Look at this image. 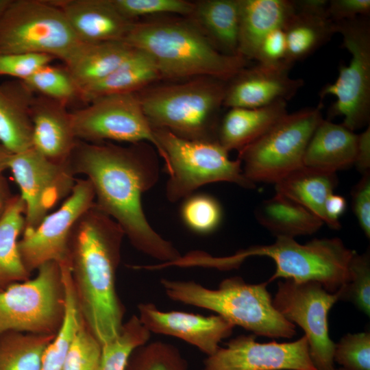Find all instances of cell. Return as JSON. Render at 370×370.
Returning a JSON list of instances; mask_svg holds the SVG:
<instances>
[{
	"label": "cell",
	"mask_w": 370,
	"mask_h": 370,
	"mask_svg": "<svg viewBox=\"0 0 370 370\" xmlns=\"http://www.w3.org/2000/svg\"><path fill=\"white\" fill-rule=\"evenodd\" d=\"M158 157L156 148L147 142L123 147L78 140L69 164L75 175L86 176L96 206L121 227L132 245L164 264L182 255L151 226L142 204L143 195L159 180Z\"/></svg>",
	"instance_id": "6da1fadb"
},
{
	"label": "cell",
	"mask_w": 370,
	"mask_h": 370,
	"mask_svg": "<svg viewBox=\"0 0 370 370\" xmlns=\"http://www.w3.org/2000/svg\"><path fill=\"white\" fill-rule=\"evenodd\" d=\"M125 233L94 204L77 221L69 241V258L76 295L88 329L101 345L118 336L124 307L115 273Z\"/></svg>",
	"instance_id": "7a4b0ae2"
},
{
	"label": "cell",
	"mask_w": 370,
	"mask_h": 370,
	"mask_svg": "<svg viewBox=\"0 0 370 370\" xmlns=\"http://www.w3.org/2000/svg\"><path fill=\"white\" fill-rule=\"evenodd\" d=\"M124 41L150 55L161 78L208 77L228 82L249 61L221 53L195 23L185 21L135 22Z\"/></svg>",
	"instance_id": "3957f363"
},
{
	"label": "cell",
	"mask_w": 370,
	"mask_h": 370,
	"mask_svg": "<svg viewBox=\"0 0 370 370\" xmlns=\"http://www.w3.org/2000/svg\"><path fill=\"white\" fill-rule=\"evenodd\" d=\"M268 284H249L241 277H231L211 289L192 280H160L164 293L174 301L215 312L256 336L292 338L295 325L274 308Z\"/></svg>",
	"instance_id": "277c9868"
},
{
	"label": "cell",
	"mask_w": 370,
	"mask_h": 370,
	"mask_svg": "<svg viewBox=\"0 0 370 370\" xmlns=\"http://www.w3.org/2000/svg\"><path fill=\"white\" fill-rule=\"evenodd\" d=\"M227 82L203 77L153 87L138 94L153 129L187 140L218 141L219 114Z\"/></svg>",
	"instance_id": "5b68a950"
},
{
	"label": "cell",
	"mask_w": 370,
	"mask_h": 370,
	"mask_svg": "<svg viewBox=\"0 0 370 370\" xmlns=\"http://www.w3.org/2000/svg\"><path fill=\"white\" fill-rule=\"evenodd\" d=\"M153 132L169 175L165 187L169 201L184 200L199 188L214 182L255 187L245 177L240 160H231L218 141L187 140L164 129Z\"/></svg>",
	"instance_id": "8992f818"
},
{
	"label": "cell",
	"mask_w": 370,
	"mask_h": 370,
	"mask_svg": "<svg viewBox=\"0 0 370 370\" xmlns=\"http://www.w3.org/2000/svg\"><path fill=\"white\" fill-rule=\"evenodd\" d=\"M355 252L339 238H314L300 244L295 238L278 237L273 244L251 246L232 257L238 265L250 256L271 258L275 271L268 283L280 278L298 282L314 281L334 293L348 282L349 262Z\"/></svg>",
	"instance_id": "52a82bcc"
},
{
	"label": "cell",
	"mask_w": 370,
	"mask_h": 370,
	"mask_svg": "<svg viewBox=\"0 0 370 370\" xmlns=\"http://www.w3.org/2000/svg\"><path fill=\"white\" fill-rule=\"evenodd\" d=\"M81 42L51 1L11 0L0 18V53H40L64 64Z\"/></svg>",
	"instance_id": "ba28073f"
},
{
	"label": "cell",
	"mask_w": 370,
	"mask_h": 370,
	"mask_svg": "<svg viewBox=\"0 0 370 370\" xmlns=\"http://www.w3.org/2000/svg\"><path fill=\"white\" fill-rule=\"evenodd\" d=\"M321 103L287 114L260 138L238 151L245 177L251 182L275 184L304 165V157L323 119Z\"/></svg>",
	"instance_id": "9c48e42d"
},
{
	"label": "cell",
	"mask_w": 370,
	"mask_h": 370,
	"mask_svg": "<svg viewBox=\"0 0 370 370\" xmlns=\"http://www.w3.org/2000/svg\"><path fill=\"white\" fill-rule=\"evenodd\" d=\"M334 23L352 58L348 65H340L336 81L323 86L319 96L321 100L336 97L328 118L343 116L342 124L354 132L369 125L370 120V21L359 16Z\"/></svg>",
	"instance_id": "30bf717a"
},
{
	"label": "cell",
	"mask_w": 370,
	"mask_h": 370,
	"mask_svg": "<svg viewBox=\"0 0 370 370\" xmlns=\"http://www.w3.org/2000/svg\"><path fill=\"white\" fill-rule=\"evenodd\" d=\"M32 279L0 290V337L8 332L51 334L63 313L60 264L46 262Z\"/></svg>",
	"instance_id": "8fae6325"
},
{
	"label": "cell",
	"mask_w": 370,
	"mask_h": 370,
	"mask_svg": "<svg viewBox=\"0 0 370 370\" xmlns=\"http://www.w3.org/2000/svg\"><path fill=\"white\" fill-rule=\"evenodd\" d=\"M338 301L336 292L327 291L317 282L280 281L272 299L274 308L305 332L310 356L317 370H333L335 343L329 335L328 316Z\"/></svg>",
	"instance_id": "7c38bea8"
},
{
	"label": "cell",
	"mask_w": 370,
	"mask_h": 370,
	"mask_svg": "<svg viewBox=\"0 0 370 370\" xmlns=\"http://www.w3.org/2000/svg\"><path fill=\"white\" fill-rule=\"evenodd\" d=\"M79 140H105L131 144L147 142L160 155V148L136 93L112 94L94 99L88 106L71 112Z\"/></svg>",
	"instance_id": "4fadbf2b"
},
{
	"label": "cell",
	"mask_w": 370,
	"mask_h": 370,
	"mask_svg": "<svg viewBox=\"0 0 370 370\" xmlns=\"http://www.w3.org/2000/svg\"><path fill=\"white\" fill-rule=\"evenodd\" d=\"M8 169L25 204L23 232L36 227L52 208L71 194L76 180L69 162H52L33 147L12 154Z\"/></svg>",
	"instance_id": "5bb4252c"
},
{
	"label": "cell",
	"mask_w": 370,
	"mask_h": 370,
	"mask_svg": "<svg viewBox=\"0 0 370 370\" xmlns=\"http://www.w3.org/2000/svg\"><path fill=\"white\" fill-rule=\"evenodd\" d=\"M95 193L87 180H76L71 194L60 207L48 214L34 230L23 232L18 246L22 262L29 273L54 261L69 262V241L79 218L95 204Z\"/></svg>",
	"instance_id": "9a60e30c"
},
{
	"label": "cell",
	"mask_w": 370,
	"mask_h": 370,
	"mask_svg": "<svg viewBox=\"0 0 370 370\" xmlns=\"http://www.w3.org/2000/svg\"><path fill=\"white\" fill-rule=\"evenodd\" d=\"M256 335H240L204 360V370H317L306 336L292 342L256 341Z\"/></svg>",
	"instance_id": "2e32d148"
},
{
	"label": "cell",
	"mask_w": 370,
	"mask_h": 370,
	"mask_svg": "<svg viewBox=\"0 0 370 370\" xmlns=\"http://www.w3.org/2000/svg\"><path fill=\"white\" fill-rule=\"evenodd\" d=\"M138 310L140 322L151 333L182 339L207 356L216 352L221 341L232 334L235 326L219 314L162 311L153 303H140Z\"/></svg>",
	"instance_id": "e0dca14e"
},
{
	"label": "cell",
	"mask_w": 370,
	"mask_h": 370,
	"mask_svg": "<svg viewBox=\"0 0 370 370\" xmlns=\"http://www.w3.org/2000/svg\"><path fill=\"white\" fill-rule=\"evenodd\" d=\"M288 64L246 66L227 82L223 106L256 108L293 98L304 86L289 77Z\"/></svg>",
	"instance_id": "ac0fdd59"
},
{
	"label": "cell",
	"mask_w": 370,
	"mask_h": 370,
	"mask_svg": "<svg viewBox=\"0 0 370 370\" xmlns=\"http://www.w3.org/2000/svg\"><path fill=\"white\" fill-rule=\"evenodd\" d=\"M82 43L124 41L136 21L123 16L112 0L51 1Z\"/></svg>",
	"instance_id": "d6986e66"
},
{
	"label": "cell",
	"mask_w": 370,
	"mask_h": 370,
	"mask_svg": "<svg viewBox=\"0 0 370 370\" xmlns=\"http://www.w3.org/2000/svg\"><path fill=\"white\" fill-rule=\"evenodd\" d=\"M30 113L32 147L52 162H69L79 140L67 106L38 95L33 99Z\"/></svg>",
	"instance_id": "ffe728a7"
},
{
	"label": "cell",
	"mask_w": 370,
	"mask_h": 370,
	"mask_svg": "<svg viewBox=\"0 0 370 370\" xmlns=\"http://www.w3.org/2000/svg\"><path fill=\"white\" fill-rule=\"evenodd\" d=\"M295 10L283 27L286 40L285 62L293 66L311 56L336 34L328 14L327 0H293Z\"/></svg>",
	"instance_id": "44dd1931"
},
{
	"label": "cell",
	"mask_w": 370,
	"mask_h": 370,
	"mask_svg": "<svg viewBox=\"0 0 370 370\" xmlns=\"http://www.w3.org/2000/svg\"><path fill=\"white\" fill-rule=\"evenodd\" d=\"M34 97L21 80L0 84V143L12 154L32 147L30 112Z\"/></svg>",
	"instance_id": "7402d4cb"
},
{
	"label": "cell",
	"mask_w": 370,
	"mask_h": 370,
	"mask_svg": "<svg viewBox=\"0 0 370 370\" xmlns=\"http://www.w3.org/2000/svg\"><path fill=\"white\" fill-rule=\"evenodd\" d=\"M294 10L290 0H239L238 55L254 60L263 38L283 28Z\"/></svg>",
	"instance_id": "603a6c76"
},
{
	"label": "cell",
	"mask_w": 370,
	"mask_h": 370,
	"mask_svg": "<svg viewBox=\"0 0 370 370\" xmlns=\"http://www.w3.org/2000/svg\"><path fill=\"white\" fill-rule=\"evenodd\" d=\"M358 134L329 119L319 122L308 144L304 166L336 173L354 164Z\"/></svg>",
	"instance_id": "cb8c5ba5"
},
{
	"label": "cell",
	"mask_w": 370,
	"mask_h": 370,
	"mask_svg": "<svg viewBox=\"0 0 370 370\" xmlns=\"http://www.w3.org/2000/svg\"><path fill=\"white\" fill-rule=\"evenodd\" d=\"M288 114L286 101L260 108H232L220 121L217 140L228 152L240 151L251 144Z\"/></svg>",
	"instance_id": "d4e9b609"
},
{
	"label": "cell",
	"mask_w": 370,
	"mask_h": 370,
	"mask_svg": "<svg viewBox=\"0 0 370 370\" xmlns=\"http://www.w3.org/2000/svg\"><path fill=\"white\" fill-rule=\"evenodd\" d=\"M258 222L276 238L311 235L324 224L314 213L291 199L275 193L255 210Z\"/></svg>",
	"instance_id": "484cf974"
},
{
	"label": "cell",
	"mask_w": 370,
	"mask_h": 370,
	"mask_svg": "<svg viewBox=\"0 0 370 370\" xmlns=\"http://www.w3.org/2000/svg\"><path fill=\"white\" fill-rule=\"evenodd\" d=\"M134 49L125 41L82 43L64 66L82 92L112 73Z\"/></svg>",
	"instance_id": "4316f807"
},
{
	"label": "cell",
	"mask_w": 370,
	"mask_h": 370,
	"mask_svg": "<svg viewBox=\"0 0 370 370\" xmlns=\"http://www.w3.org/2000/svg\"><path fill=\"white\" fill-rule=\"evenodd\" d=\"M162 79L158 66L147 53L136 49L112 73L81 92L82 101L112 94L136 93Z\"/></svg>",
	"instance_id": "83f0119b"
},
{
	"label": "cell",
	"mask_w": 370,
	"mask_h": 370,
	"mask_svg": "<svg viewBox=\"0 0 370 370\" xmlns=\"http://www.w3.org/2000/svg\"><path fill=\"white\" fill-rule=\"evenodd\" d=\"M195 25L221 53H238L239 0H204L195 3Z\"/></svg>",
	"instance_id": "f1b7e54d"
},
{
	"label": "cell",
	"mask_w": 370,
	"mask_h": 370,
	"mask_svg": "<svg viewBox=\"0 0 370 370\" xmlns=\"http://www.w3.org/2000/svg\"><path fill=\"white\" fill-rule=\"evenodd\" d=\"M336 173L302 166L275 184V193L298 203L325 223V202L334 193Z\"/></svg>",
	"instance_id": "f546056e"
},
{
	"label": "cell",
	"mask_w": 370,
	"mask_h": 370,
	"mask_svg": "<svg viewBox=\"0 0 370 370\" xmlns=\"http://www.w3.org/2000/svg\"><path fill=\"white\" fill-rule=\"evenodd\" d=\"M63 288V313L56 334L45 348L40 370H62L72 340L83 319L69 263L60 264Z\"/></svg>",
	"instance_id": "4dcf8cb0"
},
{
	"label": "cell",
	"mask_w": 370,
	"mask_h": 370,
	"mask_svg": "<svg viewBox=\"0 0 370 370\" xmlns=\"http://www.w3.org/2000/svg\"><path fill=\"white\" fill-rule=\"evenodd\" d=\"M25 213L23 199L20 194L15 195L0 220V290L29 277L18 246V237L24 230Z\"/></svg>",
	"instance_id": "1f68e13d"
},
{
	"label": "cell",
	"mask_w": 370,
	"mask_h": 370,
	"mask_svg": "<svg viewBox=\"0 0 370 370\" xmlns=\"http://www.w3.org/2000/svg\"><path fill=\"white\" fill-rule=\"evenodd\" d=\"M54 335L3 334L0 337V370H40L44 351Z\"/></svg>",
	"instance_id": "d6a6232c"
},
{
	"label": "cell",
	"mask_w": 370,
	"mask_h": 370,
	"mask_svg": "<svg viewBox=\"0 0 370 370\" xmlns=\"http://www.w3.org/2000/svg\"><path fill=\"white\" fill-rule=\"evenodd\" d=\"M151 332L136 315L123 324L121 332L112 341L101 345L100 358L95 370H125L132 353L147 343Z\"/></svg>",
	"instance_id": "836d02e7"
},
{
	"label": "cell",
	"mask_w": 370,
	"mask_h": 370,
	"mask_svg": "<svg viewBox=\"0 0 370 370\" xmlns=\"http://www.w3.org/2000/svg\"><path fill=\"white\" fill-rule=\"evenodd\" d=\"M21 81L34 95L37 93L66 106L81 99L80 90L65 66L47 64Z\"/></svg>",
	"instance_id": "e575fe53"
},
{
	"label": "cell",
	"mask_w": 370,
	"mask_h": 370,
	"mask_svg": "<svg viewBox=\"0 0 370 370\" xmlns=\"http://www.w3.org/2000/svg\"><path fill=\"white\" fill-rule=\"evenodd\" d=\"M125 370H188V367L175 346L155 341L147 342L134 349Z\"/></svg>",
	"instance_id": "d590c367"
},
{
	"label": "cell",
	"mask_w": 370,
	"mask_h": 370,
	"mask_svg": "<svg viewBox=\"0 0 370 370\" xmlns=\"http://www.w3.org/2000/svg\"><path fill=\"white\" fill-rule=\"evenodd\" d=\"M180 216L185 225L193 232L208 234L219 227L223 211L220 203L213 196L193 193L183 200Z\"/></svg>",
	"instance_id": "8d00e7d4"
},
{
	"label": "cell",
	"mask_w": 370,
	"mask_h": 370,
	"mask_svg": "<svg viewBox=\"0 0 370 370\" xmlns=\"http://www.w3.org/2000/svg\"><path fill=\"white\" fill-rule=\"evenodd\" d=\"M349 280L336 293L338 301L352 302L358 309L370 315V255L355 252L349 266Z\"/></svg>",
	"instance_id": "74e56055"
},
{
	"label": "cell",
	"mask_w": 370,
	"mask_h": 370,
	"mask_svg": "<svg viewBox=\"0 0 370 370\" xmlns=\"http://www.w3.org/2000/svg\"><path fill=\"white\" fill-rule=\"evenodd\" d=\"M126 18L136 21L140 16L161 14L192 16L195 3L184 0H112Z\"/></svg>",
	"instance_id": "f35d334b"
},
{
	"label": "cell",
	"mask_w": 370,
	"mask_h": 370,
	"mask_svg": "<svg viewBox=\"0 0 370 370\" xmlns=\"http://www.w3.org/2000/svg\"><path fill=\"white\" fill-rule=\"evenodd\" d=\"M334 361L346 370H370V332L344 335L335 343Z\"/></svg>",
	"instance_id": "ab89813d"
},
{
	"label": "cell",
	"mask_w": 370,
	"mask_h": 370,
	"mask_svg": "<svg viewBox=\"0 0 370 370\" xmlns=\"http://www.w3.org/2000/svg\"><path fill=\"white\" fill-rule=\"evenodd\" d=\"M101 345L84 322L75 333L62 370H95Z\"/></svg>",
	"instance_id": "60d3db41"
},
{
	"label": "cell",
	"mask_w": 370,
	"mask_h": 370,
	"mask_svg": "<svg viewBox=\"0 0 370 370\" xmlns=\"http://www.w3.org/2000/svg\"><path fill=\"white\" fill-rule=\"evenodd\" d=\"M55 58L40 53H0V76L24 80Z\"/></svg>",
	"instance_id": "b9f144b4"
},
{
	"label": "cell",
	"mask_w": 370,
	"mask_h": 370,
	"mask_svg": "<svg viewBox=\"0 0 370 370\" xmlns=\"http://www.w3.org/2000/svg\"><path fill=\"white\" fill-rule=\"evenodd\" d=\"M286 50L284 32L283 28H278L271 32L263 38L254 60L258 64L267 66L288 64L285 62Z\"/></svg>",
	"instance_id": "7bdbcfd3"
},
{
	"label": "cell",
	"mask_w": 370,
	"mask_h": 370,
	"mask_svg": "<svg viewBox=\"0 0 370 370\" xmlns=\"http://www.w3.org/2000/svg\"><path fill=\"white\" fill-rule=\"evenodd\" d=\"M352 208L365 236L370 237V172L362 175L352 190Z\"/></svg>",
	"instance_id": "ee69618b"
},
{
	"label": "cell",
	"mask_w": 370,
	"mask_h": 370,
	"mask_svg": "<svg viewBox=\"0 0 370 370\" xmlns=\"http://www.w3.org/2000/svg\"><path fill=\"white\" fill-rule=\"evenodd\" d=\"M328 14L334 21H347L359 16H369V0H330Z\"/></svg>",
	"instance_id": "f6af8a7d"
},
{
	"label": "cell",
	"mask_w": 370,
	"mask_h": 370,
	"mask_svg": "<svg viewBox=\"0 0 370 370\" xmlns=\"http://www.w3.org/2000/svg\"><path fill=\"white\" fill-rule=\"evenodd\" d=\"M346 207L347 202L343 197L334 193L330 195L324 205L325 224L332 229H340L339 217L344 213Z\"/></svg>",
	"instance_id": "bcb514c9"
},
{
	"label": "cell",
	"mask_w": 370,
	"mask_h": 370,
	"mask_svg": "<svg viewBox=\"0 0 370 370\" xmlns=\"http://www.w3.org/2000/svg\"><path fill=\"white\" fill-rule=\"evenodd\" d=\"M357 170L364 175L370 172V127L358 134V143L355 162Z\"/></svg>",
	"instance_id": "7dc6e473"
},
{
	"label": "cell",
	"mask_w": 370,
	"mask_h": 370,
	"mask_svg": "<svg viewBox=\"0 0 370 370\" xmlns=\"http://www.w3.org/2000/svg\"><path fill=\"white\" fill-rule=\"evenodd\" d=\"M9 184L2 174L0 175V220L5 214L13 197Z\"/></svg>",
	"instance_id": "c3c4849f"
},
{
	"label": "cell",
	"mask_w": 370,
	"mask_h": 370,
	"mask_svg": "<svg viewBox=\"0 0 370 370\" xmlns=\"http://www.w3.org/2000/svg\"><path fill=\"white\" fill-rule=\"evenodd\" d=\"M12 153L9 152L1 143H0V175L6 169H8L9 162L11 158Z\"/></svg>",
	"instance_id": "681fc988"
},
{
	"label": "cell",
	"mask_w": 370,
	"mask_h": 370,
	"mask_svg": "<svg viewBox=\"0 0 370 370\" xmlns=\"http://www.w3.org/2000/svg\"><path fill=\"white\" fill-rule=\"evenodd\" d=\"M11 0H0V18L8 8Z\"/></svg>",
	"instance_id": "f907efd6"
},
{
	"label": "cell",
	"mask_w": 370,
	"mask_h": 370,
	"mask_svg": "<svg viewBox=\"0 0 370 370\" xmlns=\"http://www.w3.org/2000/svg\"><path fill=\"white\" fill-rule=\"evenodd\" d=\"M333 370H346V369H343V368H341V369H333Z\"/></svg>",
	"instance_id": "816d5d0a"
}]
</instances>
